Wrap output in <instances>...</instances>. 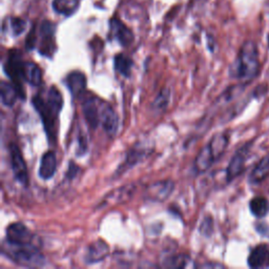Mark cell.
Returning <instances> with one entry per match:
<instances>
[{
	"label": "cell",
	"mask_w": 269,
	"mask_h": 269,
	"mask_svg": "<svg viewBox=\"0 0 269 269\" xmlns=\"http://www.w3.org/2000/svg\"><path fill=\"white\" fill-rule=\"evenodd\" d=\"M32 103L40 115L42 124L45 126L48 137L52 141L56 140L57 121L63 107V97L55 85L48 90L46 98L37 95L33 97Z\"/></svg>",
	"instance_id": "obj_1"
},
{
	"label": "cell",
	"mask_w": 269,
	"mask_h": 269,
	"mask_svg": "<svg viewBox=\"0 0 269 269\" xmlns=\"http://www.w3.org/2000/svg\"><path fill=\"white\" fill-rule=\"evenodd\" d=\"M260 71L259 50L253 41H246L241 47L237 59L229 68V76L243 81L256 78Z\"/></svg>",
	"instance_id": "obj_2"
},
{
	"label": "cell",
	"mask_w": 269,
	"mask_h": 269,
	"mask_svg": "<svg viewBox=\"0 0 269 269\" xmlns=\"http://www.w3.org/2000/svg\"><path fill=\"white\" fill-rule=\"evenodd\" d=\"M1 251L3 256L20 266L41 267L47 263L45 256L34 243L13 244L4 241Z\"/></svg>",
	"instance_id": "obj_3"
},
{
	"label": "cell",
	"mask_w": 269,
	"mask_h": 269,
	"mask_svg": "<svg viewBox=\"0 0 269 269\" xmlns=\"http://www.w3.org/2000/svg\"><path fill=\"white\" fill-rule=\"evenodd\" d=\"M228 135L224 133L216 134L196 157L194 171L197 173L207 171L223 156L228 147Z\"/></svg>",
	"instance_id": "obj_4"
},
{
	"label": "cell",
	"mask_w": 269,
	"mask_h": 269,
	"mask_svg": "<svg viewBox=\"0 0 269 269\" xmlns=\"http://www.w3.org/2000/svg\"><path fill=\"white\" fill-rule=\"evenodd\" d=\"M152 152L151 147H148L145 142H137L132 147H130L125 154V158L122 163L118 166L117 171L114 173V177L117 178L122 176L129 170H132L134 166L142 162L144 159H147Z\"/></svg>",
	"instance_id": "obj_5"
},
{
	"label": "cell",
	"mask_w": 269,
	"mask_h": 269,
	"mask_svg": "<svg viewBox=\"0 0 269 269\" xmlns=\"http://www.w3.org/2000/svg\"><path fill=\"white\" fill-rule=\"evenodd\" d=\"M10 151V161L14 178L23 186L28 185V172L26 164L19 147L15 143H11L9 147Z\"/></svg>",
	"instance_id": "obj_6"
},
{
	"label": "cell",
	"mask_w": 269,
	"mask_h": 269,
	"mask_svg": "<svg viewBox=\"0 0 269 269\" xmlns=\"http://www.w3.org/2000/svg\"><path fill=\"white\" fill-rule=\"evenodd\" d=\"M174 190V183L171 180H161L150 184L145 191L144 197L147 201L162 203L171 197Z\"/></svg>",
	"instance_id": "obj_7"
},
{
	"label": "cell",
	"mask_w": 269,
	"mask_h": 269,
	"mask_svg": "<svg viewBox=\"0 0 269 269\" xmlns=\"http://www.w3.org/2000/svg\"><path fill=\"white\" fill-rule=\"evenodd\" d=\"M250 147H251L250 143H247V144L243 145L242 147H240L235 152V155L232 156V158L230 159L229 164H228L227 170H226L227 182H230V181L235 180L244 171L246 159H247V157H248Z\"/></svg>",
	"instance_id": "obj_8"
},
{
	"label": "cell",
	"mask_w": 269,
	"mask_h": 269,
	"mask_svg": "<svg viewBox=\"0 0 269 269\" xmlns=\"http://www.w3.org/2000/svg\"><path fill=\"white\" fill-rule=\"evenodd\" d=\"M35 236L24 223L15 222L10 224L5 230V241L13 244L34 243Z\"/></svg>",
	"instance_id": "obj_9"
},
{
	"label": "cell",
	"mask_w": 269,
	"mask_h": 269,
	"mask_svg": "<svg viewBox=\"0 0 269 269\" xmlns=\"http://www.w3.org/2000/svg\"><path fill=\"white\" fill-rule=\"evenodd\" d=\"M100 125L102 126L106 135L111 138H114L117 135L119 130V117L114 108L102 101L101 104V113H100Z\"/></svg>",
	"instance_id": "obj_10"
},
{
	"label": "cell",
	"mask_w": 269,
	"mask_h": 269,
	"mask_svg": "<svg viewBox=\"0 0 269 269\" xmlns=\"http://www.w3.org/2000/svg\"><path fill=\"white\" fill-rule=\"evenodd\" d=\"M101 104H102V100L95 96L85 99L82 103L84 119L91 129H96L100 125Z\"/></svg>",
	"instance_id": "obj_11"
},
{
	"label": "cell",
	"mask_w": 269,
	"mask_h": 269,
	"mask_svg": "<svg viewBox=\"0 0 269 269\" xmlns=\"http://www.w3.org/2000/svg\"><path fill=\"white\" fill-rule=\"evenodd\" d=\"M55 24L49 21H43L39 28L40 53L49 57L55 50Z\"/></svg>",
	"instance_id": "obj_12"
},
{
	"label": "cell",
	"mask_w": 269,
	"mask_h": 269,
	"mask_svg": "<svg viewBox=\"0 0 269 269\" xmlns=\"http://www.w3.org/2000/svg\"><path fill=\"white\" fill-rule=\"evenodd\" d=\"M110 253V246L103 240H97L87 247L84 254L86 264H96L102 262Z\"/></svg>",
	"instance_id": "obj_13"
},
{
	"label": "cell",
	"mask_w": 269,
	"mask_h": 269,
	"mask_svg": "<svg viewBox=\"0 0 269 269\" xmlns=\"http://www.w3.org/2000/svg\"><path fill=\"white\" fill-rule=\"evenodd\" d=\"M111 26V36L118 41L122 47H128L134 41V34L129 28L121 23V20L117 18H113L110 23Z\"/></svg>",
	"instance_id": "obj_14"
},
{
	"label": "cell",
	"mask_w": 269,
	"mask_h": 269,
	"mask_svg": "<svg viewBox=\"0 0 269 269\" xmlns=\"http://www.w3.org/2000/svg\"><path fill=\"white\" fill-rule=\"evenodd\" d=\"M86 76L80 71H73L65 78V83L73 98H79L83 95L86 90Z\"/></svg>",
	"instance_id": "obj_15"
},
{
	"label": "cell",
	"mask_w": 269,
	"mask_h": 269,
	"mask_svg": "<svg viewBox=\"0 0 269 269\" xmlns=\"http://www.w3.org/2000/svg\"><path fill=\"white\" fill-rule=\"evenodd\" d=\"M57 156L53 150H48L42 155L38 174L42 180H49L54 177L57 171Z\"/></svg>",
	"instance_id": "obj_16"
},
{
	"label": "cell",
	"mask_w": 269,
	"mask_h": 269,
	"mask_svg": "<svg viewBox=\"0 0 269 269\" xmlns=\"http://www.w3.org/2000/svg\"><path fill=\"white\" fill-rule=\"evenodd\" d=\"M247 263L251 268L269 267V246L266 244H261L254 247L249 254Z\"/></svg>",
	"instance_id": "obj_17"
},
{
	"label": "cell",
	"mask_w": 269,
	"mask_h": 269,
	"mask_svg": "<svg viewBox=\"0 0 269 269\" xmlns=\"http://www.w3.org/2000/svg\"><path fill=\"white\" fill-rule=\"evenodd\" d=\"M21 78L33 86H39L42 82V72L38 64L32 61H24L21 65Z\"/></svg>",
	"instance_id": "obj_18"
},
{
	"label": "cell",
	"mask_w": 269,
	"mask_h": 269,
	"mask_svg": "<svg viewBox=\"0 0 269 269\" xmlns=\"http://www.w3.org/2000/svg\"><path fill=\"white\" fill-rule=\"evenodd\" d=\"M269 176V154L262 158L259 163L254 166L250 176L249 183L252 185H257L263 182Z\"/></svg>",
	"instance_id": "obj_19"
},
{
	"label": "cell",
	"mask_w": 269,
	"mask_h": 269,
	"mask_svg": "<svg viewBox=\"0 0 269 269\" xmlns=\"http://www.w3.org/2000/svg\"><path fill=\"white\" fill-rule=\"evenodd\" d=\"M0 97H1V102L3 105L13 106L19 97L17 87L14 85V83L2 81L0 84Z\"/></svg>",
	"instance_id": "obj_20"
},
{
	"label": "cell",
	"mask_w": 269,
	"mask_h": 269,
	"mask_svg": "<svg viewBox=\"0 0 269 269\" xmlns=\"http://www.w3.org/2000/svg\"><path fill=\"white\" fill-rule=\"evenodd\" d=\"M134 61L124 54H118L114 58V68L123 77L128 78L132 74Z\"/></svg>",
	"instance_id": "obj_21"
},
{
	"label": "cell",
	"mask_w": 269,
	"mask_h": 269,
	"mask_svg": "<svg viewBox=\"0 0 269 269\" xmlns=\"http://www.w3.org/2000/svg\"><path fill=\"white\" fill-rule=\"evenodd\" d=\"M79 6V0H54L53 9L56 13L63 16L74 14Z\"/></svg>",
	"instance_id": "obj_22"
},
{
	"label": "cell",
	"mask_w": 269,
	"mask_h": 269,
	"mask_svg": "<svg viewBox=\"0 0 269 269\" xmlns=\"http://www.w3.org/2000/svg\"><path fill=\"white\" fill-rule=\"evenodd\" d=\"M249 208L253 216L258 218H263L267 214L268 202L264 197H256L250 200Z\"/></svg>",
	"instance_id": "obj_23"
},
{
	"label": "cell",
	"mask_w": 269,
	"mask_h": 269,
	"mask_svg": "<svg viewBox=\"0 0 269 269\" xmlns=\"http://www.w3.org/2000/svg\"><path fill=\"white\" fill-rule=\"evenodd\" d=\"M170 99H171V91L169 89H163L160 91L158 96L154 100V102L151 103L152 111L158 112V113L165 111L167 105L170 103Z\"/></svg>",
	"instance_id": "obj_24"
},
{
	"label": "cell",
	"mask_w": 269,
	"mask_h": 269,
	"mask_svg": "<svg viewBox=\"0 0 269 269\" xmlns=\"http://www.w3.org/2000/svg\"><path fill=\"white\" fill-rule=\"evenodd\" d=\"M6 24L10 26V32L13 36H19L25 31L26 23L19 17H10Z\"/></svg>",
	"instance_id": "obj_25"
},
{
	"label": "cell",
	"mask_w": 269,
	"mask_h": 269,
	"mask_svg": "<svg viewBox=\"0 0 269 269\" xmlns=\"http://www.w3.org/2000/svg\"><path fill=\"white\" fill-rule=\"evenodd\" d=\"M188 262H190L188 256H185V254H179V256H172L167 258L165 261H163V266L171 268L186 267Z\"/></svg>",
	"instance_id": "obj_26"
},
{
	"label": "cell",
	"mask_w": 269,
	"mask_h": 269,
	"mask_svg": "<svg viewBox=\"0 0 269 269\" xmlns=\"http://www.w3.org/2000/svg\"><path fill=\"white\" fill-rule=\"evenodd\" d=\"M213 230H214L213 219L210 217H207L203 220V222L200 225V232L204 237H209L213 234Z\"/></svg>",
	"instance_id": "obj_27"
},
{
	"label": "cell",
	"mask_w": 269,
	"mask_h": 269,
	"mask_svg": "<svg viewBox=\"0 0 269 269\" xmlns=\"http://www.w3.org/2000/svg\"><path fill=\"white\" fill-rule=\"evenodd\" d=\"M77 142H78V147H77L76 154H77V156L81 157V156H83V155L86 154L87 147H89V144H87V140H86L85 134L80 133V134L78 135Z\"/></svg>",
	"instance_id": "obj_28"
},
{
	"label": "cell",
	"mask_w": 269,
	"mask_h": 269,
	"mask_svg": "<svg viewBox=\"0 0 269 269\" xmlns=\"http://www.w3.org/2000/svg\"><path fill=\"white\" fill-rule=\"evenodd\" d=\"M79 171H80L79 166H78L75 162L70 161L69 167H68V171H67V172H65V177H67L68 180L75 179L76 176H77V173L79 172Z\"/></svg>",
	"instance_id": "obj_29"
}]
</instances>
